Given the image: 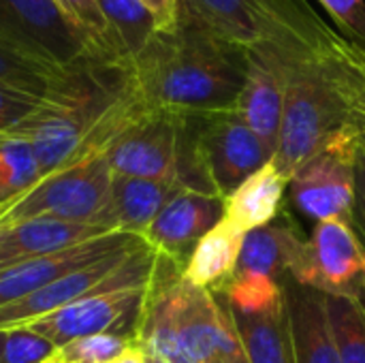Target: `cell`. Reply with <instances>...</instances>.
<instances>
[{
	"label": "cell",
	"instance_id": "obj_1",
	"mask_svg": "<svg viewBox=\"0 0 365 363\" xmlns=\"http://www.w3.org/2000/svg\"><path fill=\"white\" fill-rule=\"evenodd\" d=\"M246 49L220 39L184 2L173 30L156 32L126 64L128 92L148 111L205 116L235 109Z\"/></svg>",
	"mask_w": 365,
	"mask_h": 363
},
{
	"label": "cell",
	"instance_id": "obj_2",
	"mask_svg": "<svg viewBox=\"0 0 365 363\" xmlns=\"http://www.w3.org/2000/svg\"><path fill=\"white\" fill-rule=\"evenodd\" d=\"M113 171L103 154L81 156L41 178L6 205L0 229L28 218H58L115 231L111 208Z\"/></svg>",
	"mask_w": 365,
	"mask_h": 363
},
{
	"label": "cell",
	"instance_id": "obj_3",
	"mask_svg": "<svg viewBox=\"0 0 365 363\" xmlns=\"http://www.w3.org/2000/svg\"><path fill=\"white\" fill-rule=\"evenodd\" d=\"M158 265V252L152 250L145 240L139 244L96 259L58 280L43 287L41 291L0 308V332L24 327L41 317L62 310L77 300L94 293L137 287L152 282Z\"/></svg>",
	"mask_w": 365,
	"mask_h": 363
},
{
	"label": "cell",
	"instance_id": "obj_4",
	"mask_svg": "<svg viewBox=\"0 0 365 363\" xmlns=\"http://www.w3.org/2000/svg\"><path fill=\"white\" fill-rule=\"evenodd\" d=\"M357 154V126L334 133L291 175L287 188L291 205L314 223L334 218L353 223Z\"/></svg>",
	"mask_w": 365,
	"mask_h": 363
},
{
	"label": "cell",
	"instance_id": "obj_5",
	"mask_svg": "<svg viewBox=\"0 0 365 363\" xmlns=\"http://www.w3.org/2000/svg\"><path fill=\"white\" fill-rule=\"evenodd\" d=\"M0 34L62 71L113 62L56 0H0Z\"/></svg>",
	"mask_w": 365,
	"mask_h": 363
},
{
	"label": "cell",
	"instance_id": "obj_6",
	"mask_svg": "<svg viewBox=\"0 0 365 363\" xmlns=\"http://www.w3.org/2000/svg\"><path fill=\"white\" fill-rule=\"evenodd\" d=\"M197 163L220 199L229 197L244 180L274 158V148L267 145L235 109L188 116Z\"/></svg>",
	"mask_w": 365,
	"mask_h": 363
},
{
	"label": "cell",
	"instance_id": "obj_7",
	"mask_svg": "<svg viewBox=\"0 0 365 363\" xmlns=\"http://www.w3.org/2000/svg\"><path fill=\"white\" fill-rule=\"evenodd\" d=\"M289 278L323 295L365 304V248L353 223L338 218L317 223L304 259Z\"/></svg>",
	"mask_w": 365,
	"mask_h": 363
},
{
	"label": "cell",
	"instance_id": "obj_8",
	"mask_svg": "<svg viewBox=\"0 0 365 363\" xmlns=\"http://www.w3.org/2000/svg\"><path fill=\"white\" fill-rule=\"evenodd\" d=\"M150 287L152 282L94 293L24 327L47 338L58 349L96 334H120L135 340Z\"/></svg>",
	"mask_w": 365,
	"mask_h": 363
},
{
	"label": "cell",
	"instance_id": "obj_9",
	"mask_svg": "<svg viewBox=\"0 0 365 363\" xmlns=\"http://www.w3.org/2000/svg\"><path fill=\"white\" fill-rule=\"evenodd\" d=\"M304 0L297 2L295 17L291 30L278 39L263 41L250 49H246V79L242 92L235 103L237 116L267 143L274 148L278 145L282 113H284V94H287V45L289 36L295 30L299 6Z\"/></svg>",
	"mask_w": 365,
	"mask_h": 363
},
{
	"label": "cell",
	"instance_id": "obj_10",
	"mask_svg": "<svg viewBox=\"0 0 365 363\" xmlns=\"http://www.w3.org/2000/svg\"><path fill=\"white\" fill-rule=\"evenodd\" d=\"M178 327L190 363H248L242 338L222 293L180 282Z\"/></svg>",
	"mask_w": 365,
	"mask_h": 363
},
{
	"label": "cell",
	"instance_id": "obj_11",
	"mask_svg": "<svg viewBox=\"0 0 365 363\" xmlns=\"http://www.w3.org/2000/svg\"><path fill=\"white\" fill-rule=\"evenodd\" d=\"M220 39L250 49L291 30L297 0H182Z\"/></svg>",
	"mask_w": 365,
	"mask_h": 363
},
{
	"label": "cell",
	"instance_id": "obj_12",
	"mask_svg": "<svg viewBox=\"0 0 365 363\" xmlns=\"http://www.w3.org/2000/svg\"><path fill=\"white\" fill-rule=\"evenodd\" d=\"M141 240L143 237H139V235L113 231V233L98 235L94 240L81 242L77 246H71V248L53 252V255H45V257H36V259H28V261L9 265V267L0 270V308L41 291L43 287L51 285L53 280H58L96 259H103L118 250L130 248V246L139 244Z\"/></svg>",
	"mask_w": 365,
	"mask_h": 363
},
{
	"label": "cell",
	"instance_id": "obj_13",
	"mask_svg": "<svg viewBox=\"0 0 365 363\" xmlns=\"http://www.w3.org/2000/svg\"><path fill=\"white\" fill-rule=\"evenodd\" d=\"M225 214V201L214 195L182 188L148 227L143 240L171 263H188L199 240L212 231Z\"/></svg>",
	"mask_w": 365,
	"mask_h": 363
},
{
	"label": "cell",
	"instance_id": "obj_14",
	"mask_svg": "<svg viewBox=\"0 0 365 363\" xmlns=\"http://www.w3.org/2000/svg\"><path fill=\"white\" fill-rule=\"evenodd\" d=\"M295 363H342L331 329L327 297L293 278L282 280Z\"/></svg>",
	"mask_w": 365,
	"mask_h": 363
},
{
	"label": "cell",
	"instance_id": "obj_15",
	"mask_svg": "<svg viewBox=\"0 0 365 363\" xmlns=\"http://www.w3.org/2000/svg\"><path fill=\"white\" fill-rule=\"evenodd\" d=\"M306 242L297 225L287 214H280L269 225L246 233L233 276H259L282 285L304 259Z\"/></svg>",
	"mask_w": 365,
	"mask_h": 363
},
{
	"label": "cell",
	"instance_id": "obj_16",
	"mask_svg": "<svg viewBox=\"0 0 365 363\" xmlns=\"http://www.w3.org/2000/svg\"><path fill=\"white\" fill-rule=\"evenodd\" d=\"M113 233L103 227L68 223L58 218H28L0 229V270L19 261L53 255L94 240L98 235Z\"/></svg>",
	"mask_w": 365,
	"mask_h": 363
},
{
	"label": "cell",
	"instance_id": "obj_17",
	"mask_svg": "<svg viewBox=\"0 0 365 363\" xmlns=\"http://www.w3.org/2000/svg\"><path fill=\"white\" fill-rule=\"evenodd\" d=\"M287 188L289 178L280 173L274 160H269L248 180H244L229 197L222 199V220H227L235 231L244 235L265 227L280 216Z\"/></svg>",
	"mask_w": 365,
	"mask_h": 363
},
{
	"label": "cell",
	"instance_id": "obj_18",
	"mask_svg": "<svg viewBox=\"0 0 365 363\" xmlns=\"http://www.w3.org/2000/svg\"><path fill=\"white\" fill-rule=\"evenodd\" d=\"M182 190L175 182L113 175L111 208L115 231L143 237L160 210Z\"/></svg>",
	"mask_w": 365,
	"mask_h": 363
},
{
	"label": "cell",
	"instance_id": "obj_19",
	"mask_svg": "<svg viewBox=\"0 0 365 363\" xmlns=\"http://www.w3.org/2000/svg\"><path fill=\"white\" fill-rule=\"evenodd\" d=\"M244 233L235 231L227 220H220L207 231L195 246L188 263L184 265V278L207 291H222L237 270V261L244 246Z\"/></svg>",
	"mask_w": 365,
	"mask_h": 363
},
{
	"label": "cell",
	"instance_id": "obj_20",
	"mask_svg": "<svg viewBox=\"0 0 365 363\" xmlns=\"http://www.w3.org/2000/svg\"><path fill=\"white\" fill-rule=\"evenodd\" d=\"M229 310L242 338L248 363H295L284 295L276 306L263 312L246 315L233 310L231 306Z\"/></svg>",
	"mask_w": 365,
	"mask_h": 363
},
{
	"label": "cell",
	"instance_id": "obj_21",
	"mask_svg": "<svg viewBox=\"0 0 365 363\" xmlns=\"http://www.w3.org/2000/svg\"><path fill=\"white\" fill-rule=\"evenodd\" d=\"M98 6L109 28L113 53L122 64L137 58L158 32L154 15L141 0H98Z\"/></svg>",
	"mask_w": 365,
	"mask_h": 363
},
{
	"label": "cell",
	"instance_id": "obj_22",
	"mask_svg": "<svg viewBox=\"0 0 365 363\" xmlns=\"http://www.w3.org/2000/svg\"><path fill=\"white\" fill-rule=\"evenodd\" d=\"M64 73L0 34V86L45 96Z\"/></svg>",
	"mask_w": 365,
	"mask_h": 363
},
{
	"label": "cell",
	"instance_id": "obj_23",
	"mask_svg": "<svg viewBox=\"0 0 365 363\" xmlns=\"http://www.w3.org/2000/svg\"><path fill=\"white\" fill-rule=\"evenodd\" d=\"M41 178L32 145L15 133H0V205L13 203Z\"/></svg>",
	"mask_w": 365,
	"mask_h": 363
},
{
	"label": "cell",
	"instance_id": "obj_24",
	"mask_svg": "<svg viewBox=\"0 0 365 363\" xmlns=\"http://www.w3.org/2000/svg\"><path fill=\"white\" fill-rule=\"evenodd\" d=\"M325 297L340 362L365 363V304L351 297Z\"/></svg>",
	"mask_w": 365,
	"mask_h": 363
},
{
	"label": "cell",
	"instance_id": "obj_25",
	"mask_svg": "<svg viewBox=\"0 0 365 363\" xmlns=\"http://www.w3.org/2000/svg\"><path fill=\"white\" fill-rule=\"evenodd\" d=\"M133 342V338L120 334L86 336L58 349L53 359L60 363H113Z\"/></svg>",
	"mask_w": 365,
	"mask_h": 363
},
{
	"label": "cell",
	"instance_id": "obj_26",
	"mask_svg": "<svg viewBox=\"0 0 365 363\" xmlns=\"http://www.w3.org/2000/svg\"><path fill=\"white\" fill-rule=\"evenodd\" d=\"M58 353V347L28 327L2 332L0 363H47Z\"/></svg>",
	"mask_w": 365,
	"mask_h": 363
},
{
	"label": "cell",
	"instance_id": "obj_27",
	"mask_svg": "<svg viewBox=\"0 0 365 363\" xmlns=\"http://www.w3.org/2000/svg\"><path fill=\"white\" fill-rule=\"evenodd\" d=\"M56 2L96 41V45L103 49V53L109 60L120 62L115 58V53H113L111 39H109V28H107V21L103 17V11L98 6V0H56Z\"/></svg>",
	"mask_w": 365,
	"mask_h": 363
},
{
	"label": "cell",
	"instance_id": "obj_28",
	"mask_svg": "<svg viewBox=\"0 0 365 363\" xmlns=\"http://www.w3.org/2000/svg\"><path fill=\"white\" fill-rule=\"evenodd\" d=\"M331 15L340 34L365 49V2L364 0H319Z\"/></svg>",
	"mask_w": 365,
	"mask_h": 363
},
{
	"label": "cell",
	"instance_id": "obj_29",
	"mask_svg": "<svg viewBox=\"0 0 365 363\" xmlns=\"http://www.w3.org/2000/svg\"><path fill=\"white\" fill-rule=\"evenodd\" d=\"M41 103L43 96L11 86H0V133L17 128L26 118H30L38 109Z\"/></svg>",
	"mask_w": 365,
	"mask_h": 363
},
{
	"label": "cell",
	"instance_id": "obj_30",
	"mask_svg": "<svg viewBox=\"0 0 365 363\" xmlns=\"http://www.w3.org/2000/svg\"><path fill=\"white\" fill-rule=\"evenodd\" d=\"M353 227L357 229L365 248V150L359 145L357 154V173H355V210Z\"/></svg>",
	"mask_w": 365,
	"mask_h": 363
},
{
	"label": "cell",
	"instance_id": "obj_31",
	"mask_svg": "<svg viewBox=\"0 0 365 363\" xmlns=\"http://www.w3.org/2000/svg\"><path fill=\"white\" fill-rule=\"evenodd\" d=\"M141 2L154 15L158 32H169L175 28V24L180 19L182 0H141Z\"/></svg>",
	"mask_w": 365,
	"mask_h": 363
},
{
	"label": "cell",
	"instance_id": "obj_32",
	"mask_svg": "<svg viewBox=\"0 0 365 363\" xmlns=\"http://www.w3.org/2000/svg\"><path fill=\"white\" fill-rule=\"evenodd\" d=\"M113 363H148V355L137 342H133Z\"/></svg>",
	"mask_w": 365,
	"mask_h": 363
},
{
	"label": "cell",
	"instance_id": "obj_33",
	"mask_svg": "<svg viewBox=\"0 0 365 363\" xmlns=\"http://www.w3.org/2000/svg\"><path fill=\"white\" fill-rule=\"evenodd\" d=\"M353 126H357V128H365V96H364V101H361V105H359V109H357V113H355Z\"/></svg>",
	"mask_w": 365,
	"mask_h": 363
},
{
	"label": "cell",
	"instance_id": "obj_34",
	"mask_svg": "<svg viewBox=\"0 0 365 363\" xmlns=\"http://www.w3.org/2000/svg\"><path fill=\"white\" fill-rule=\"evenodd\" d=\"M359 131V145L365 150V128H357Z\"/></svg>",
	"mask_w": 365,
	"mask_h": 363
},
{
	"label": "cell",
	"instance_id": "obj_35",
	"mask_svg": "<svg viewBox=\"0 0 365 363\" xmlns=\"http://www.w3.org/2000/svg\"><path fill=\"white\" fill-rule=\"evenodd\" d=\"M357 53H359V60H361V64L365 66V49L364 47H359V45H357Z\"/></svg>",
	"mask_w": 365,
	"mask_h": 363
},
{
	"label": "cell",
	"instance_id": "obj_36",
	"mask_svg": "<svg viewBox=\"0 0 365 363\" xmlns=\"http://www.w3.org/2000/svg\"><path fill=\"white\" fill-rule=\"evenodd\" d=\"M6 214V205H0V223H2V216Z\"/></svg>",
	"mask_w": 365,
	"mask_h": 363
},
{
	"label": "cell",
	"instance_id": "obj_37",
	"mask_svg": "<svg viewBox=\"0 0 365 363\" xmlns=\"http://www.w3.org/2000/svg\"><path fill=\"white\" fill-rule=\"evenodd\" d=\"M0 347H2V332H0Z\"/></svg>",
	"mask_w": 365,
	"mask_h": 363
},
{
	"label": "cell",
	"instance_id": "obj_38",
	"mask_svg": "<svg viewBox=\"0 0 365 363\" xmlns=\"http://www.w3.org/2000/svg\"><path fill=\"white\" fill-rule=\"evenodd\" d=\"M47 363H60V362H56V359H51V362H47Z\"/></svg>",
	"mask_w": 365,
	"mask_h": 363
},
{
	"label": "cell",
	"instance_id": "obj_39",
	"mask_svg": "<svg viewBox=\"0 0 365 363\" xmlns=\"http://www.w3.org/2000/svg\"><path fill=\"white\" fill-rule=\"evenodd\" d=\"M148 363H156V362H152V359H148Z\"/></svg>",
	"mask_w": 365,
	"mask_h": 363
}]
</instances>
